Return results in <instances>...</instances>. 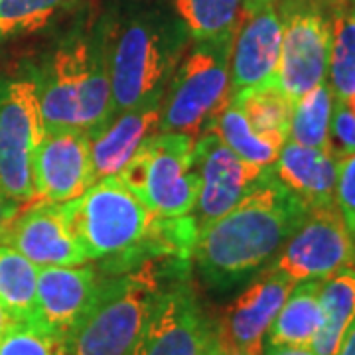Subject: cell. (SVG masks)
<instances>
[{
  "mask_svg": "<svg viewBox=\"0 0 355 355\" xmlns=\"http://www.w3.org/2000/svg\"><path fill=\"white\" fill-rule=\"evenodd\" d=\"M340 156L334 148H308L286 140L270 176L306 209L336 203Z\"/></svg>",
  "mask_w": 355,
  "mask_h": 355,
  "instance_id": "cell-17",
  "label": "cell"
},
{
  "mask_svg": "<svg viewBox=\"0 0 355 355\" xmlns=\"http://www.w3.org/2000/svg\"><path fill=\"white\" fill-rule=\"evenodd\" d=\"M322 280L296 282L265 338V347H310L322 324Z\"/></svg>",
  "mask_w": 355,
  "mask_h": 355,
  "instance_id": "cell-19",
  "label": "cell"
},
{
  "mask_svg": "<svg viewBox=\"0 0 355 355\" xmlns=\"http://www.w3.org/2000/svg\"><path fill=\"white\" fill-rule=\"evenodd\" d=\"M207 130L216 132L225 146L249 164L268 170L279 158V146L254 132L235 99H231L227 107L217 114Z\"/></svg>",
  "mask_w": 355,
  "mask_h": 355,
  "instance_id": "cell-24",
  "label": "cell"
},
{
  "mask_svg": "<svg viewBox=\"0 0 355 355\" xmlns=\"http://www.w3.org/2000/svg\"><path fill=\"white\" fill-rule=\"evenodd\" d=\"M328 83L338 101H347L355 93V6L349 0L331 18Z\"/></svg>",
  "mask_w": 355,
  "mask_h": 355,
  "instance_id": "cell-25",
  "label": "cell"
},
{
  "mask_svg": "<svg viewBox=\"0 0 355 355\" xmlns=\"http://www.w3.org/2000/svg\"><path fill=\"white\" fill-rule=\"evenodd\" d=\"M263 355H316L310 347H265Z\"/></svg>",
  "mask_w": 355,
  "mask_h": 355,
  "instance_id": "cell-32",
  "label": "cell"
},
{
  "mask_svg": "<svg viewBox=\"0 0 355 355\" xmlns=\"http://www.w3.org/2000/svg\"><path fill=\"white\" fill-rule=\"evenodd\" d=\"M12 324H14V320L8 316V312H6V310L2 308V304H0V340L4 338V334H6V331L12 328Z\"/></svg>",
  "mask_w": 355,
  "mask_h": 355,
  "instance_id": "cell-33",
  "label": "cell"
},
{
  "mask_svg": "<svg viewBox=\"0 0 355 355\" xmlns=\"http://www.w3.org/2000/svg\"><path fill=\"white\" fill-rule=\"evenodd\" d=\"M95 30L111 81L113 114L162 101L191 42L170 0H107Z\"/></svg>",
  "mask_w": 355,
  "mask_h": 355,
  "instance_id": "cell-1",
  "label": "cell"
},
{
  "mask_svg": "<svg viewBox=\"0 0 355 355\" xmlns=\"http://www.w3.org/2000/svg\"><path fill=\"white\" fill-rule=\"evenodd\" d=\"M30 81L46 130L77 128L93 135L113 119L111 81L95 26L69 32Z\"/></svg>",
  "mask_w": 355,
  "mask_h": 355,
  "instance_id": "cell-4",
  "label": "cell"
},
{
  "mask_svg": "<svg viewBox=\"0 0 355 355\" xmlns=\"http://www.w3.org/2000/svg\"><path fill=\"white\" fill-rule=\"evenodd\" d=\"M44 137L34 83L30 79L0 83V184L22 205L38 202L34 156Z\"/></svg>",
  "mask_w": 355,
  "mask_h": 355,
  "instance_id": "cell-8",
  "label": "cell"
},
{
  "mask_svg": "<svg viewBox=\"0 0 355 355\" xmlns=\"http://www.w3.org/2000/svg\"><path fill=\"white\" fill-rule=\"evenodd\" d=\"M38 266L8 245H0V304L14 322L36 320Z\"/></svg>",
  "mask_w": 355,
  "mask_h": 355,
  "instance_id": "cell-21",
  "label": "cell"
},
{
  "mask_svg": "<svg viewBox=\"0 0 355 355\" xmlns=\"http://www.w3.org/2000/svg\"><path fill=\"white\" fill-rule=\"evenodd\" d=\"M76 200L26 205L6 229L2 243L38 266H79L89 261L76 229Z\"/></svg>",
  "mask_w": 355,
  "mask_h": 355,
  "instance_id": "cell-12",
  "label": "cell"
},
{
  "mask_svg": "<svg viewBox=\"0 0 355 355\" xmlns=\"http://www.w3.org/2000/svg\"><path fill=\"white\" fill-rule=\"evenodd\" d=\"M76 0H0V34H30L50 24Z\"/></svg>",
  "mask_w": 355,
  "mask_h": 355,
  "instance_id": "cell-27",
  "label": "cell"
},
{
  "mask_svg": "<svg viewBox=\"0 0 355 355\" xmlns=\"http://www.w3.org/2000/svg\"><path fill=\"white\" fill-rule=\"evenodd\" d=\"M345 105H347V109H349V111H352L355 116V93L352 95V97H349V99H347V101H345Z\"/></svg>",
  "mask_w": 355,
  "mask_h": 355,
  "instance_id": "cell-35",
  "label": "cell"
},
{
  "mask_svg": "<svg viewBox=\"0 0 355 355\" xmlns=\"http://www.w3.org/2000/svg\"><path fill=\"white\" fill-rule=\"evenodd\" d=\"M0 355H65V343L36 324L14 322L0 340Z\"/></svg>",
  "mask_w": 355,
  "mask_h": 355,
  "instance_id": "cell-28",
  "label": "cell"
},
{
  "mask_svg": "<svg viewBox=\"0 0 355 355\" xmlns=\"http://www.w3.org/2000/svg\"><path fill=\"white\" fill-rule=\"evenodd\" d=\"M245 0H170L191 40H231Z\"/></svg>",
  "mask_w": 355,
  "mask_h": 355,
  "instance_id": "cell-23",
  "label": "cell"
},
{
  "mask_svg": "<svg viewBox=\"0 0 355 355\" xmlns=\"http://www.w3.org/2000/svg\"><path fill=\"white\" fill-rule=\"evenodd\" d=\"M214 336L190 277L168 282L156 296L146 330L132 355H200Z\"/></svg>",
  "mask_w": 355,
  "mask_h": 355,
  "instance_id": "cell-11",
  "label": "cell"
},
{
  "mask_svg": "<svg viewBox=\"0 0 355 355\" xmlns=\"http://www.w3.org/2000/svg\"><path fill=\"white\" fill-rule=\"evenodd\" d=\"M99 280L93 266H40L34 324L65 340L91 304Z\"/></svg>",
  "mask_w": 355,
  "mask_h": 355,
  "instance_id": "cell-16",
  "label": "cell"
},
{
  "mask_svg": "<svg viewBox=\"0 0 355 355\" xmlns=\"http://www.w3.org/2000/svg\"><path fill=\"white\" fill-rule=\"evenodd\" d=\"M320 310L322 324L310 349L316 355H336L345 331L355 322V266L322 280Z\"/></svg>",
  "mask_w": 355,
  "mask_h": 355,
  "instance_id": "cell-20",
  "label": "cell"
},
{
  "mask_svg": "<svg viewBox=\"0 0 355 355\" xmlns=\"http://www.w3.org/2000/svg\"><path fill=\"white\" fill-rule=\"evenodd\" d=\"M26 205H22L20 202H16L14 198H10L6 190L2 188V184H0V243H2V237H4V233H6V229L10 227V223H12L16 216L24 209Z\"/></svg>",
  "mask_w": 355,
  "mask_h": 355,
  "instance_id": "cell-30",
  "label": "cell"
},
{
  "mask_svg": "<svg viewBox=\"0 0 355 355\" xmlns=\"http://www.w3.org/2000/svg\"><path fill=\"white\" fill-rule=\"evenodd\" d=\"M34 186L38 202L79 200L93 186L87 132L77 128L46 130L34 156Z\"/></svg>",
  "mask_w": 355,
  "mask_h": 355,
  "instance_id": "cell-15",
  "label": "cell"
},
{
  "mask_svg": "<svg viewBox=\"0 0 355 355\" xmlns=\"http://www.w3.org/2000/svg\"><path fill=\"white\" fill-rule=\"evenodd\" d=\"M349 2H352V4H354V6H355V0H349Z\"/></svg>",
  "mask_w": 355,
  "mask_h": 355,
  "instance_id": "cell-37",
  "label": "cell"
},
{
  "mask_svg": "<svg viewBox=\"0 0 355 355\" xmlns=\"http://www.w3.org/2000/svg\"><path fill=\"white\" fill-rule=\"evenodd\" d=\"M268 266L292 282L326 280L355 266V237L345 225L338 203L306 211L300 225Z\"/></svg>",
  "mask_w": 355,
  "mask_h": 355,
  "instance_id": "cell-9",
  "label": "cell"
},
{
  "mask_svg": "<svg viewBox=\"0 0 355 355\" xmlns=\"http://www.w3.org/2000/svg\"><path fill=\"white\" fill-rule=\"evenodd\" d=\"M296 282L265 266L257 279L225 308L214 334L219 349L225 355H263L265 338L279 310Z\"/></svg>",
  "mask_w": 355,
  "mask_h": 355,
  "instance_id": "cell-13",
  "label": "cell"
},
{
  "mask_svg": "<svg viewBox=\"0 0 355 355\" xmlns=\"http://www.w3.org/2000/svg\"><path fill=\"white\" fill-rule=\"evenodd\" d=\"M191 263L148 259L127 272L107 275L64 340L65 355H132L156 296L168 282L190 277Z\"/></svg>",
  "mask_w": 355,
  "mask_h": 355,
  "instance_id": "cell-3",
  "label": "cell"
},
{
  "mask_svg": "<svg viewBox=\"0 0 355 355\" xmlns=\"http://www.w3.org/2000/svg\"><path fill=\"white\" fill-rule=\"evenodd\" d=\"M193 144L184 135L156 132L114 178L156 216H191L200 193Z\"/></svg>",
  "mask_w": 355,
  "mask_h": 355,
  "instance_id": "cell-6",
  "label": "cell"
},
{
  "mask_svg": "<svg viewBox=\"0 0 355 355\" xmlns=\"http://www.w3.org/2000/svg\"><path fill=\"white\" fill-rule=\"evenodd\" d=\"M336 203L342 211L349 233L355 237V153L342 156L338 162Z\"/></svg>",
  "mask_w": 355,
  "mask_h": 355,
  "instance_id": "cell-29",
  "label": "cell"
},
{
  "mask_svg": "<svg viewBox=\"0 0 355 355\" xmlns=\"http://www.w3.org/2000/svg\"><path fill=\"white\" fill-rule=\"evenodd\" d=\"M282 20L270 0H245L231 44V93L279 83Z\"/></svg>",
  "mask_w": 355,
  "mask_h": 355,
  "instance_id": "cell-14",
  "label": "cell"
},
{
  "mask_svg": "<svg viewBox=\"0 0 355 355\" xmlns=\"http://www.w3.org/2000/svg\"><path fill=\"white\" fill-rule=\"evenodd\" d=\"M191 164L200 180V193L193 207L198 233L229 214L268 172L245 162L211 130L196 139Z\"/></svg>",
  "mask_w": 355,
  "mask_h": 355,
  "instance_id": "cell-10",
  "label": "cell"
},
{
  "mask_svg": "<svg viewBox=\"0 0 355 355\" xmlns=\"http://www.w3.org/2000/svg\"><path fill=\"white\" fill-rule=\"evenodd\" d=\"M73 216L89 261L111 268L139 247L156 214L116 178H107L76 200Z\"/></svg>",
  "mask_w": 355,
  "mask_h": 355,
  "instance_id": "cell-7",
  "label": "cell"
},
{
  "mask_svg": "<svg viewBox=\"0 0 355 355\" xmlns=\"http://www.w3.org/2000/svg\"><path fill=\"white\" fill-rule=\"evenodd\" d=\"M200 355H225L221 349H219V345H217L216 334L211 336V340H209V342L205 343V347L200 352Z\"/></svg>",
  "mask_w": 355,
  "mask_h": 355,
  "instance_id": "cell-34",
  "label": "cell"
},
{
  "mask_svg": "<svg viewBox=\"0 0 355 355\" xmlns=\"http://www.w3.org/2000/svg\"><path fill=\"white\" fill-rule=\"evenodd\" d=\"M231 40H191L160 101L158 132L198 139L214 123L231 93Z\"/></svg>",
  "mask_w": 355,
  "mask_h": 355,
  "instance_id": "cell-5",
  "label": "cell"
},
{
  "mask_svg": "<svg viewBox=\"0 0 355 355\" xmlns=\"http://www.w3.org/2000/svg\"><path fill=\"white\" fill-rule=\"evenodd\" d=\"M336 355H355V322L349 326V330L345 331Z\"/></svg>",
  "mask_w": 355,
  "mask_h": 355,
  "instance_id": "cell-31",
  "label": "cell"
},
{
  "mask_svg": "<svg viewBox=\"0 0 355 355\" xmlns=\"http://www.w3.org/2000/svg\"><path fill=\"white\" fill-rule=\"evenodd\" d=\"M304 205L270 176L229 214L198 233L193 263L214 291H229L268 266L306 216Z\"/></svg>",
  "mask_w": 355,
  "mask_h": 355,
  "instance_id": "cell-2",
  "label": "cell"
},
{
  "mask_svg": "<svg viewBox=\"0 0 355 355\" xmlns=\"http://www.w3.org/2000/svg\"><path fill=\"white\" fill-rule=\"evenodd\" d=\"M233 99L239 103L249 125L254 128L257 135L277 144L279 148L284 146V142L288 140L294 105L282 93L279 83L247 89L239 95H235Z\"/></svg>",
  "mask_w": 355,
  "mask_h": 355,
  "instance_id": "cell-22",
  "label": "cell"
},
{
  "mask_svg": "<svg viewBox=\"0 0 355 355\" xmlns=\"http://www.w3.org/2000/svg\"><path fill=\"white\" fill-rule=\"evenodd\" d=\"M270 2H275V4H279L280 0H270Z\"/></svg>",
  "mask_w": 355,
  "mask_h": 355,
  "instance_id": "cell-36",
  "label": "cell"
},
{
  "mask_svg": "<svg viewBox=\"0 0 355 355\" xmlns=\"http://www.w3.org/2000/svg\"><path fill=\"white\" fill-rule=\"evenodd\" d=\"M331 111L334 93L324 81L294 103L288 140L308 148H331Z\"/></svg>",
  "mask_w": 355,
  "mask_h": 355,
  "instance_id": "cell-26",
  "label": "cell"
},
{
  "mask_svg": "<svg viewBox=\"0 0 355 355\" xmlns=\"http://www.w3.org/2000/svg\"><path fill=\"white\" fill-rule=\"evenodd\" d=\"M160 127V103L142 105L123 113L113 114V119L89 135L91 140V168L93 184L119 176L132 156L153 139Z\"/></svg>",
  "mask_w": 355,
  "mask_h": 355,
  "instance_id": "cell-18",
  "label": "cell"
}]
</instances>
